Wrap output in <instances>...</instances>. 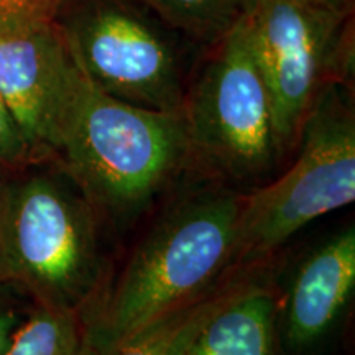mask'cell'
I'll return each mask as SVG.
<instances>
[{
	"mask_svg": "<svg viewBox=\"0 0 355 355\" xmlns=\"http://www.w3.org/2000/svg\"><path fill=\"white\" fill-rule=\"evenodd\" d=\"M355 286V230L345 229L300 266L286 303V339L308 347L339 318Z\"/></svg>",
	"mask_w": 355,
	"mask_h": 355,
	"instance_id": "9c48e42d",
	"label": "cell"
},
{
	"mask_svg": "<svg viewBox=\"0 0 355 355\" xmlns=\"http://www.w3.org/2000/svg\"><path fill=\"white\" fill-rule=\"evenodd\" d=\"M241 202L230 194L193 199L148 234L102 309L81 319L97 355H114L206 295L237 257Z\"/></svg>",
	"mask_w": 355,
	"mask_h": 355,
	"instance_id": "6da1fadb",
	"label": "cell"
},
{
	"mask_svg": "<svg viewBox=\"0 0 355 355\" xmlns=\"http://www.w3.org/2000/svg\"><path fill=\"white\" fill-rule=\"evenodd\" d=\"M248 28L283 155L298 140L321 89L347 76L354 15H339L318 0H254Z\"/></svg>",
	"mask_w": 355,
	"mask_h": 355,
	"instance_id": "52a82bcc",
	"label": "cell"
},
{
	"mask_svg": "<svg viewBox=\"0 0 355 355\" xmlns=\"http://www.w3.org/2000/svg\"><path fill=\"white\" fill-rule=\"evenodd\" d=\"M298 139L300 155L290 170L241 202V259L266 254L309 222L354 202L355 115L343 84L321 89Z\"/></svg>",
	"mask_w": 355,
	"mask_h": 355,
	"instance_id": "5b68a950",
	"label": "cell"
},
{
	"mask_svg": "<svg viewBox=\"0 0 355 355\" xmlns=\"http://www.w3.org/2000/svg\"><path fill=\"white\" fill-rule=\"evenodd\" d=\"M81 69L55 21L0 30V96L35 162L55 157Z\"/></svg>",
	"mask_w": 355,
	"mask_h": 355,
	"instance_id": "ba28073f",
	"label": "cell"
},
{
	"mask_svg": "<svg viewBox=\"0 0 355 355\" xmlns=\"http://www.w3.org/2000/svg\"><path fill=\"white\" fill-rule=\"evenodd\" d=\"M189 42L209 46L250 12L254 0H141Z\"/></svg>",
	"mask_w": 355,
	"mask_h": 355,
	"instance_id": "8fae6325",
	"label": "cell"
},
{
	"mask_svg": "<svg viewBox=\"0 0 355 355\" xmlns=\"http://www.w3.org/2000/svg\"><path fill=\"white\" fill-rule=\"evenodd\" d=\"M58 166V165H56ZM99 257L91 204L61 170L6 176L0 225L2 285L35 306L79 311L96 286Z\"/></svg>",
	"mask_w": 355,
	"mask_h": 355,
	"instance_id": "3957f363",
	"label": "cell"
},
{
	"mask_svg": "<svg viewBox=\"0 0 355 355\" xmlns=\"http://www.w3.org/2000/svg\"><path fill=\"white\" fill-rule=\"evenodd\" d=\"M235 290L206 296L180 313L173 314L158 326L137 337L114 355H189L194 340L209 318Z\"/></svg>",
	"mask_w": 355,
	"mask_h": 355,
	"instance_id": "4fadbf2b",
	"label": "cell"
},
{
	"mask_svg": "<svg viewBox=\"0 0 355 355\" xmlns=\"http://www.w3.org/2000/svg\"><path fill=\"white\" fill-rule=\"evenodd\" d=\"M32 163H37L32 150L10 109L0 96V175H13L25 170Z\"/></svg>",
	"mask_w": 355,
	"mask_h": 355,
	"instance_id": "5bb4252c",
	"label": "cell"
},
{
	"mask_svg": "<svg viewBox=\"0 0 355 355\" xmlns=\"http://www.w3.org/2000/svg\"><path fill=\"white\" fill-rule=\"evenodd\" d=\"M64 0H0V30L55 21Z\"/></svg>",
	"mask_w": 355,
	"mask_h": 355,
	"instance_id": "9a60e30c",
	"label": "cell"
},
{
	"mask_svg": "<svg viewBox=\"0 0 355 355\" xmlns=\"http://www.w3.org/2000/svg\"><path fill=\"white\" fill-rule=\"evenodd\" d=\"M25 319L26 318L15 304H12L10 301H6L0 296V355L6 354L7 349L10 347L13 337H15L17 331L20 329Z\"/></svg>",
	"mask_w": 355,
	"mask_h": 355,
	"instance_id": "2e32d148",
	"label": "cell"
},
{
	"mask_svg": "<svg viewBox=\"0 0 355 355\" xmlns=\"http://www.w3.org/2000/svg\"><path fill=\"white\" fill-rule=\"evenodd\" d=\"M55 24L89 81L139 107L183 114L188 38L141 0H64Z\"/></svg>",
	"mask_w": 355,
	"mask_h": 355,
	"instance_id": "277c9868",
	"label": "cell"
},
{
	"mask_svg": "<svg viewBox=\"0 0 355 355\" xmlns=\"http://www.w3.org/2000/svg\"><path fill=\"white\" fill-rule=\"evenodd\" d=\"M3 189H6V176L0 175V225H2V207H3ZM2 275H0V288H2Z\"/></svg>",
	"mask_w": 355,
	"mask_h": 355,
	"instance_id": "ac0fdd59",
	"label": "cell"
},
{
	"mask_svg": "<svg viewBox=\"0 0 355 355\" xmlns=\"http://www.w3.org/2000/svg\"><path fill=\"white\" fill-rule=\"evenodd\" d=\"M318 2L322 3L324 7L329 8V10L339 13V15H344V17L354 15L355 0H318Z\"/></svg>",
	"mask_w": 355,
	"mask_h": 355,
	"instance_id": "e0dca14e",
	"label": "cell"
},
{
	"mask_svg": "<svg viewBox=\"0 0 355 355\" xmlns=\"http://www.w3.org/2000/svg\"><path fill=\"white\" fill-rule=\"evenodd\" d=\"M189 155L183 114L128 104L101 91L81 71L50 162L87 201L128 211L152 198Z\"/></svg>",
	"mask_w": 355,
	"mask_h": 355,
	"instance_id": "7a4b0ae2",
	"label": "cell"
},
{
	"mask_svg": "<svg viewBox=\"0 0 355 355\" xmlns=\"http://www.w3.org/2000/svg\"><path fill=\"white\" fill-rule=\"evenodd\" d=\"M209 50L183 119L191 153L235 178L266 171L282 157L273 102L252 48L248 13Z\"/></svg>",
	"mask_w": 355,
	"mask_h": 355,
	"instance_id": "8992f818",
	"label": "cell"
},
{
	"mask_svg": "<svg viewBox=\"0 0 355 355\" xmlns=\"http://www.w3.org/2000/svg\"><path fill=\"white\" fill-rule=\"evenodd\" d=\"M277 306L260 288L234 291L199 332L189 355H272Z\"/></svg>",
	"mask_w": 355,
	"mask_h": 355,
	"instance_id": "30bf717a",
	"label": "cell"
},
{
	"mask_svg": "<svg viewBox=\"0 0 355 355\" xmlns=\"http://www.w3.org/2000/svg\"><path fill=\"white\" fill-rule=\"evenodd\" d=\"M3 355H97L79 311L33 306Z\"/></svg>",
	"mask_w": 355,
	"mask_h": 355,
	"instance_id": "7c38bea8",
	"label": "cell"
}]
</instances>
